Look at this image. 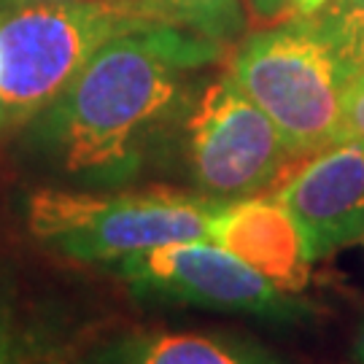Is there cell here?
I'll return each instance as SVG.
<instances>
[{
	"mask_svg": "<svg viewBox=\"0 0 364 364\" xmlns=\"http://www.w3.org/2000/svg\"><path fill=\"white\" fill-rule=\"evenodd\" d=\"M210 57L213 41L176 25L117 36L43 111L41 138L70 173L124 176L178 103L181 70Z\"/></svg>",
	"mask_w": 364,
	"mask_h": 364,
	"instance_id": "cell-1",
	"label": "cell"
},
{
	"mask_svg": "<svg viewBox=\"0 0 364 364\" xmlns=\"http://www.w3.org/2000/svg\"><path fill=\"white\" fill-rule=\"evenodd\" d=\"M149 25L162 22L130 0L36 3L0 11V127L41 117L97 49Z\"/></svg>",
	"mask_w": 364,
	"mask_h": 364,
	"instance_id": "cell-2",
	"label": "cell"
},
{
	"mask_svg": "<svg viewBox=\"0 0 364 364\" xmlns=\"http://www.w3.org/2000/svg\"><path fill=\"white\" fill-rule=\"evenodd\" d=\"M230 78L273 119L291 154L340 144L343 103L356 76L311 16L262 30L237 49Z\"/></svg>",
	"mask_w": 364,
	"mask_h": 364,
	"instance_id": "cell-3",
	"label": "cell"
},
{
	"mask_svg": "<svg viewBox=\"0 0 364 364\" xmlns=\"http://www.w3.org/2000/svg\"><path fill=\"white\" fill-rule=\"evenodd\" d=\"M219 200L176 189H144L117 197L43 189L30 200L33 235L70 259L114 264L122 257L168 243L208 240Z\"/></svg>",
	"mask_w": 364,
	"mask_h": 364,
	"instance_id": "cell-4",
	"label": "cell"
},
{
	"mask_svg": "<svg viewBox=\"0 0 364 364\" xmlns=\"http://www.w3.org/2000/svg\"><path fill=\"white\" fill-rule=\"evenodd\" d=\"M122 281L144 299L294 321L308 313L297 294L275 289L227 248L210 240L168 243L114 262Z\"/></svg>",
	"mask_w": 364,
	"mask_h": 364,
	"instance_id": "cell-5",
	"label": "cell"
},
{
	"mask_svg": "<svg viewBox=\"0 0 364 364\" xmlns=\"http://www.w3.org/2000/svg\"><path fill=\"white\" fill-rule=\"evenodd\" d=\"M186 130L192 178L203 195L219 203L259 195L294 156L273 119L230 73L205 90Z\"/></svg>",
	"mask_w": 364,
	"mask_h": 364,
	"instance_id": "cell-6",
	"label": "cell"
},
{
	"mask_svg": "<svg viewBox=\"0 0 364 364\" xmlns=\"http://www.w3.org/2000/svg\"><path fill=\"white\" fill-rule=\"evenodd\" d=\"M281 200L305 235L311 259L364 235V141H343L313 156L289 178Z\"/></svg>",
	"mask_w": 364,
	"mask_h": 364,
	"instance_id": "cell-7",
	"label": "cell"
},
{
	"mask_svg": "<svg viewBox=\"0 0 364 364\" xmlns=\"http://www.w3.org/2000/svg\"><path fill=\"white\" fill-rule=\"evenodd\" d=\"M208 240L227 248L287 294H299L308 287L313 259L305 235L287 205L275 197L221 203L210 221Z\"/></svg>",
	"mask_w": 364,
	"mask_h": 364,
	"instance_id": "cell-8",
	"label": "cell"
},
{
	"mask_svg": "<svg viewBox=\"0 0 364 364\" xmlns=\"http://www.w3.org/2000/svg\"><path fill=\"white\" fill-rule=\"evenodd\" d=\"M95 364H287L259 343L216 332H135L105 346Z\"/></svg>",
	"mask_w": 364,
	"mask_h": 364,
	"instance_id": "cell-9",
	"label": "cell"
},
{
	"mask_svg": "<svg viewBox=\"0 0 364 364\" xmlns=\"http://www.w3.org/2000/svg\"><path fill=\"white\" fill-rule=\"evenodd\" d=\"M156 22L192 30L213 43L235 38L243 27V0H146Z\"/></svg>",
	"mask_w": 364,
	"mask_h": 364,
	"instance_id": "cell-10",
	"label": "cell"
},
{
	"mask_svg": "<svg viewBox=\"0 0 364 364\" xmlns=\"http://www.w3.org/2000/svg\"><path fill=\"white\" fill-rule=\"evenodd\" d=\"M311 16L353 76L364 73V0H326Z\"/></svg>",
	"mask_w": 364,
	"mask_h": 364,
	"instance_id": "cell-11",
	"label": "cell"
},
{
	"mask_svg": "<svg viewBox=\"0 0 364 364\" xmlns=\"http://www.w3.org/2000/svg\"><path fill=\"white\" fill-rule=\"evenodd\" d=\"M343 141H364V78L359 76L346 92L343 103V127H340V144Z\"/></svg>",
	"mask_w": 364,
	"mask_h": 364,
	"instance_id": "cell-12",
	"label": "cell"
},
{
	"mask_svg": "<svg viewBox=\"0 0 364 364\" xmlns=\"http://www.w3.org/2000/svg\"><path fill=\"white\" fill-rule=\"evenodd\" d=\"M251 14L257 19H264V22H273V19H281V16H291V6L294 0H246Z\"/></svg>",
	"mask_w": 364,
	"mask_h": 364,
	"instance_id": "cell-13",
	"label": "cell"
},
{
	"mask_svg": "<svg viewBox=\"0 0 364 364\" xmlns=\"http://www.w3.org/2000/svg\"><path fill=\"white\" fill-rule=\"evenodd\" d=\"M36 3H70V0H0V11L19 9V6H36ZM130 3H141V6L146 9V0H130ZM146 11H149V9H146Z\"/></svg>",
	"mask_w": 364,
	"mask_h": 364,
	"instance_id": "cell-14",
	"label": "cell"
},
{
	"mask_svg": "<svg viewBox=\"0 0 364 364\" xmlns=\"http://www.w3.org/2000/svg\"><path fill=\"white\" fill-rule=\"evenodd\" d=\"M326 0H294L291 6V16H305V14H313L316 9H321Z\"/></svg>",
	"mask_w": 364,
	"mask_h": 364,
	"instance_id": "cell-15",
	"label": "cell"
},
{
	"mask_svg": "<svg viewBox=\"0 0 364 364\" xmlns=\"http://www.w3.org/2000/svg\"><path fill=\"white\" fill-rule=\"evenodd\" d=\"M0 364H19V356L9 348V340L0 332Z\"/></svg>",
	"mask_w": 364,
	"mask_h": 364,
	"instance_id": "cell-16",
	"label": "cell"
},
{
	"mask_svg": "<svg viewBox=\"0 0 364 364\" xmlns=\"http://www.w3.org/2000/svg\"><path fill=\"white\" fill-rule=\"evenodd\" d=\"M353 356H356V362L364 364V324L359 329V338H356V346H353Z\"/></svg>",
	"mask_w": 364,
	"mask_h": 364,
	"instance_id": "cell-17",
	"label": "cell"
},
{
	"mask_svg": "<svg viewBox=\"0 0 364 364\" xmlns=\"http://www.w3.org/2000/svg\"><path fill=\"white\" fill-rule=\"evenodd\" d=\"M362 78H364V73H362Z\"/></svg>",
	"mask_w": 364,
	"mask_h": 364,
	"instance_id": "cell-18",
	"label": "cell"
}]
</instances>
